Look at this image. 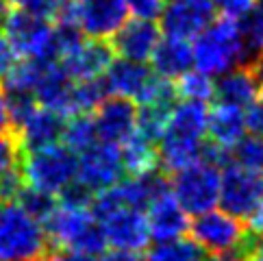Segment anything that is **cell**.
<instances>
[{"mask_svg":"<svg viewBox=\"0 0 263 261\" xmlns=\"http://www.w3.org/2000/svg\"><path fill=\"white\" fill-rule=\"evenodd\" d=\"M192 237L202 246L204 253L229 259L248 261L259 235H255L241 218L229 211H204L190 225Z\"/></svg>","mask_w":263,"mask_h":261,"instance_id":"1","label":"cell"},{"mask_svg":"<svg viewBox=\"0 0 263 261\" xmlns=\"http://www.w3.org/2000/svg\"><path fill=\"white\" fill-rule=\"evenodd\" d=\"M248 59L246 42H243L239 20L229 15L215 17L206 29L196 37L194 44V65L209 77L237 68Z\"/></svg>","mask_w":263,"mask_h":261,"instance_id":"2","label":"cell"},{"mask_svg":"<svg viewBox=\"0 0 263 261\" xmlns=\"http://www.w3.org/2000/svg\"><path fill=\"white\" fill-rule=\"evenodd\" d=\"M50 246L44 222L17 200L0 207V261H46Z\"/></svg>","mask_w":263,"mask_h":261,"instance_id":"3","label":"cell"},{"mask_svg":"<svg viewBox=\"0 0 263 261\" xmlns=\"http://www.w3.org/2000/svg\"><path fill=\"white\" fill-rule=\"evenodd\" d=\"M44 227L54 248H72L96 257L109 246L102 225L93 216L91 207L57 202L54 211L44 220Z\"/></svg>","mask_w":263,"mask_h":261,"instance_id":"4","label":"cell"},{"mask_svg":"<svg viewBox=\"0 0 263 261\" xmlns=\"http://www.w3.org/2000/svg\"><path fill=\"white\" fill-rule=\"evenodd\" d=\"M20 172L29 188L59 196L79 176V157L68 146H46L29 151L20 161Z\"/></svg>","mask_w":263,"mask_h":261,"instance_id":"5","label":"cell"},{"mask_svg":"<svg viewBox=\"0 0 263 261\" xmlns=\"http://www.w3.org/2000/svg\"><path fill=\"white\" fill-rule=\"evenodd\" d=\"M222 167L211 161H196L183 170L174 172L170 181V190L183 204V209L192 216H200L204 211H211L220 202V188H222Z\"/></svg>","mask_w":263,"mask_h":261,"instance_id":"6","label":"cell"},{"mask_svg":"<svg viewBox=\"0 0 263 261\" xmlns=\"http://www.w3.org/2000/svg\"><path fill=\"white\" fill-rule=\"evenodd\" d=\"M3 33L20 57L57 61L54 26L50 24V20H44V17L26 11L24 7H17L7 13L3 22Z\"/></svg>","mask_w":263,"mask_h":261,"instance_id":"7","label":"cell"},{"mask_svg":"<svg viewBox=\"0 0 263 261\" xmlns=\"http://www.w3.org/2000/svg\"><path fill=\"white\" fill-rule=\"evenodd\" d=\"M126 0H68L59 20H68L81 26L87 37L111 40L118 29L126 22Z\"/></svg>","mask_w":263,"mask_h":261,"instance_id":"8","label":"cell"},{"mask_svg":"<svg viewBox=\"0 0 263 261\" xmlns=\"http://www.w3.org/2000/svg\"><path fill=\"white\" fill-rule=\"evenodd\" d=\"M126 167L122 159V148L114 142H96L83 151L79 157V176L77 179L89 188L93 194L114 188L122 181Z\"/></svg>","mask_w":263,"mask_h":261,"instance_id":"9","label":"cell"},{"mask_svg":"<svg viewBox=\"0 0 263 261\" xmlns=\"http://www.w3.org/2000/svg\"><path fill=\"white\" fill-rule=\"evenodd\" d=\"M263 196V174L252 172L239 163L222 167L220 207L237 218H250Z\"/></svg>","mask_w":263,"mask_h":261,"instance_id":"10","label":"cell"},{"mask_svg":"<svg viewBox=\"0 0 263 261\" xmlns=\"http://www.w3.org/2000/svg\"><path fill=\"white\" fill-rule=\"evenodd\" d=\"M96 220L102 225L109 246L126 248V250H142L148 246L150 227L144 209L114 207L96 216Z\"/></svg>","mask_w":263,"mask_h":261,"instance_id":"11","label":"cell"},{"mask_svg":"<svg viewBox=\"0 0 263 261\" xmlns=\"http://www.w3.org/2000/svg\"><path fill=\"white\" fill-rule=\"evenodd\" d=\"M215 0H165L161 29L167 35L194 40L215 20Z\"/></svg>","mask_w":263,"mask_h":261,"instance_id":"12","label":"cell"},{"mask_svg":"<svg viewBox=\"0 0 263 261\" xmlns=\"http://www.w3.org/2000/svg\"><path fill=\"white\" fill-rule=\"evenodd\" d=\"M105 81L114 96H124L135 100L137 105H144V102H148L150 94H153L159 74L146 68V61L120 57L118 61L109 65V70L105 72Z\"/></svg>","mask_w":263,"mask_h":261,"instance_id":"13","label":"cell"},{"mask_svg":"<svg viewBox=\"0 0 263 261\" xmlns=\"http://www.w3.org/2000/svg\"><path fill=\"white\" fill-rule=\"evenodd\" d=\"M96 128L102 142H114L122 146L137 130L139 122V105L135 100L124 96H114L102 100V105L96 109Z\"/></svg>","mask_w":263,"mask_h":261,"instance_id":"14","label":"cell"},{"mask_svg":"<svg viewBox=\"0 0 263 261\" xmlns=\"http://www.w3.org/2000/svg\"><path fill=\"white\" fill-rule=\"evenodd\" d=\"M263 74L255 61H246L229 72L220 74L215 81V102L220 105H233L239 109H250L259 100Z\"/></svg>","mask_w":263,"mask_h":261,"instance_id":"15","label":"cell"},{"mask_svg":"<svg viewBox=\"0 0 263 261\" xmlns=\"http://www.w3.org/2000/svg\"><path fill=\"white\" fill-rule=\"evenodd\" d=\"M114 52L116 50L111 42L87 37V40H83L81 44L74 46L70 52H65L59 59V63L74 81L98 79L114 63Z\"/></svg>","mask_w":263,"mask_h":261,"instance_id":"16","label":"cell"},{"mask_svg":"<svg viewBox=\"0 0 263 261\" xmlns=\"http://www.w3.org/2000/svg\"><path fill=\"white\" fill-rule=\"evenodd\" d=\"M65 120L68 118L57 114V111L37 105L29 116L22 118L13 126V133L24 153L37 151V148H46L61 142Z\"/></svg>","mask_w":263,"mask_h":261,"instance_id":"17","label":"cell"},{"mask_svg":"<svg viewBox=\"0 0 263 261\" xmlns=\"http://www.w3.org/2000/svg\"><path fill=\"white\" fill-rule=\"evenodd\" d=\"M74 83L77 81L61 68L59 61H44L35 85V98L42 107L70 118L74 116Z\"/></svg>","mask_w":263,"mask_h":261,"instance_id":"18","label":"cell"},{"mask_svg":"<svg viewBox=\"0 0 263 261\" xmlns=\"http://www.w3.org/2000/svg\"><path fill=\"white\" fill-rule=\"evenodd\" d=\"M146 216H148L150 237L157 241L183 237L192 225V222L187 220L190 213L183 209V204L178 202V198L170 190L161 192L157 198L150 200Z\"/></svg>","mask_w":263,"mask_h":261,"instance_id":"19","label":"cell"},{"mask_svg":"<svg viewBox=\"0 0 263 261\" xmlns=\"http://www.w3.org/2000/svg\"><path fill=\"white\" fill-rule=\"evenodd\" d=\"M109 42L120 57L133 61H148L153 57L157 44L161 42V29L155 24V20L135 17V20L122 24Z\"/></svg>","mask_w":263,"mask_h":261,"instance_id":"20","label":"cell"},{"mask_svg":"<svg viewBox=\"0 0 263 261\" xmlns=\"http://www.w3.org/2000/svg\"><path fill=\"white\" fill-rule=\"evenodd\" d=\"M209 107L202 100H183L172 109L167 120L165 133L161 137L190 139V142H202L209 128Z\"/></svg>","mask_w":263,"mask_h":261,"instance_id":"21","label":"cell"},{"mask_svg":"<svg viewBox=\"0 0 263 261\" xmlns=\"http://www.w3.org/2000/svg\"><path fill=\"white\" fill-rule=\"evenodd\" d=\"M153 70L165 79H181L194 65V46L183 37L165 35L153 52Z\"/></svg>","mask_w":263,"mask_h":261,"instance_id":"22","label":"cell"},{"mask_svg":"<svg viewBox=\"0 0 263 261\" xmlns=\"http://www.w3.org/2000/svg\"><path fill=\"white\" fill-rule=\"evenodd\" d=\"M246 130H248L246 109L215 102L213 111L209 114V128H206V137L213 144L233 151V146L246 135Z\"/></svg>","mask_w":263,"mask_h":261,"instance_id":"23","label":"cell"},{"mask_svg":"<svg viewBox=\"0 0 263 261\" xmlns=\"http://www.w3.org/2000/svg\"><path fill=\"white\" fill-rule=\"evenodd\" d=\"M122 159H124L126 172L133 176L161 167V163H159V144L148 139L146 135H142L139 130H135L122 144Z\"/></svg>","mask_w":263,"mask_h":261,"instance_id":"24","label":"cell"},{"mask_svg":"<svg viewBox=\"0 0 263 261\" xmlns=\"http://www.w3.org/2000/svg\"><path fill=\"white\" fill-rule=\"evenodd\" d=\"M98 128H96V120L91 118V114H74L65 120L63 126V135L61 142L72 148L74 153H83L87 151L89 146H93L98 142Z\"/></svg>","mask_w":263,"mask_h":261,"instance_id":"25","label":"cell"},{"mask_svg":"<svg viewBox=\"0 0 263 261\" xmlns=\"http://www.w3.org/2000/svg\"><path fill=\"white\" fill-rule=\"evenodd\" d=\"M146 261H204V250L194 237H176L157 241V246L148 250Z\"/></svg>","mask_w":263,"mask_h":261,"instance_id":"26","label":"cell"},{"mask_svg":"<svg viewBox=\"0 0 263 261\" xmlns=\"http://www.w3.org/2000/svg\"><path fill=\"white\" fill-rule=\"evenodd\" d=\"M109 96H111L109 85L102 77L77 81L74 83V114H91Z\"/></svg>","mask_w":263,"mask_h":261,"instance_id":"27","label":"cell"},{"mask_svg":"<svg viewBox=\"0 0 263 261\" xmlns=\"http://www.w3.org/2000/svg\"><path fill=\"white\" fill-rule=\"evenodd\" d=\"M176 89H178V96L183 100H202V102H209L215 98V81L209 74H204L200 70L196 72H187L183 74L176 83Z\"/></svg>","mask_w":263,"mask_h":261,"instance_id":"28","label":"cell"},{"mask_svg":"<svg viewBox=\"0 0 263 261\" xmlns=\"http://www.w3.org/2000/svg\"><path fill=\"white\" fill-rule=\"evenodd\" d=\"M233 163H239L252 172L263 174V137L261 135H243L231 151Z\"/></svg>","mask_w":263,"mask_h":261,"instance_id":"29","label":"cell"},{"mask_svg":"<svg viewBox=\"0 0 263 261\" xmlns=\"http://www.w3.org/2000/svg\"><path fill=\"white\" fill-rule=\"evenodd\" d=\"M239 24H241L243 42H246L248 61H255L263 52V3L257 5L246 17H241Z\"/></svg>","mask_w":263,"mask_h":261,"instance_id":"30","label":"cell"},{"mask_svg":"<svg viewBox=\"0 0 263 261\" xmlns=\"http://www.w3.org/2000/svg\"><path fill=\"white\" fill-rule=\"evenodd\" d=\"M17 202H20L26 211L33 213V216L37 220H42V222L54 211V207H57V202H54V196L52 194H46L42 190L29 188V185H26V188L22 190V194L17 196Z\"/></svg>","mask_w":263,"mask_h":261,"instance_id":"31","label":"cell"},{"mask_svg":"<svg viewBox=\"0 0 263 261\" xmlns=\"http://www.w3.org/2000/svg\"><path fill=\"white\" fill-rule=\"evenodd\" d=\"M20 151L22 146L17 142L15 133L0 135V176L20 167Z\"/></svg>","mask_w":263,"mask_h":261,"instance_id":"32","label":"cell"},{"mask_svg":"<svg viewBox=\"0 0 263 261\" xmlns=\"http://www.w3.org/2000/svg\"><path fill=\"white\" fill-rule=\"evenodd\" d=\"M17 5L24 7L26 11L44 17V20H54L57 22V17L61 15L65 5H68V0H20Z\"/></svg>","mask_w":263,"mask_h":261,"instance_id":"33","label":"cell"},{"mask_svg":"<svg viewBox=\"0 0 263 261\" xmlns=\"http://www.w3.org/2000/svg\"><path fill=\"white\" fill-rule=\"evenodd\" d=\"M128 11L133 17H142V20H157L161 17L165 9V0H126Z\"/></svg>","mask_w":263,"mask_h":261,"instance_id":"34","label":"cell"},{"mask_svg":"<svg viewBox=\"0 0 263 261\" xmlns=\"http://www.w3.org/2000/svg\"><path fill=\"white\" fill-rule=\"evenodd\" d=\"M215 5H218V11L222 15L241 20V17H246L259 3L257 0H215Z\"/></svg>","mask_w":263,"mask_h":261,"instance_id":"35","label":"cell"},{"mask_svg":"<svg viewBox=\"0 0 263 261\" xmlns=\"http://www.w3.org/2000/svg\"><path fill=\"white\" fill-rule=\"evenodd\" d=\"M17 57H20V54L15 52L11 42L7 40V35L0 33V79H5L7 74L13 70V65L17 63Z\"/></svg>","mask_w":263,"mask_h":261,"instance_id":"36","label":"cell"},{"mask_svg":"<svg viewBox=\"0 0 263 261\" xmlns=\"http://www.w3.org/2000/svg\"><path fill=\"white\" fill-rule=\"evenodd\" d=\"M46 261H93L91 255L85 253H79V250H72V248H57L48 253Z\"/></svg>","mask_w":263,"mask_h":261,"instance_id":"37","label":"cell"},{"mask_svg":"<svg viewBox=\"0 0 263 261\" xmlns=\"http://www.w3.org/2000/svg\"><path fill=\"white\" fill-rule=\"evenodd\" d=\"M100 261H146V259L139 257V250L114 248V250H105L100 255Z\"/></svg>","mask_w":263,"mask_h":261,"instance_id":"38","label":"cell"},{"mask_svg":"<svg viewBox=\"0 0 263 261\" xmlns=\"http://www.w3.org/2000/svg\"><path fill=\"white\" fill-rule=\"evenodd\" d=\"M246 118H248V128L255 135L263 137V105H261V102H259V105H252L246 111Z\"/></svg>","mask_w":263,"mask_h":261,"instance_id":"39","label":"cell"},{"mask_svg":"<svg viewBox=\"0 0 263 261\" xmlns=\"http://www.w3.org/2000/svg\"><path fill=\"white\" fill-rule=\"evenodd\" d=\"M5 133H13V120H11V111H9L5 91H0V135Z\"/></svg>","mask_w":263,"mask_h":261,"instance_id":"40","label":"cell"},{"mask_svg":"<svg viewBox=\"0 0 263 261\" xmlns=\"http://www.w3.org/2000/svg\"><path fill=\"white\" fill-rule=\"evenodd\" d=\"M248 229L255 233V235L263 237V196H261V200L257 204V209L252 211V216L248 218Z\"/></svg>","mask_w":263,"mask_h":261,"instance_id":"41","label":"cell"},{"mask_svg":"<svg viewBox=\"0 0 263 261\" xmlns=\"http://www.w3.org/2000/svg\"><path fill=\"white\" fill-rule=\"evenodd\" d=\"M248 261H263V237L257 239V244H255V248H252Z\"/></svg>","mask_w":263,"mask_h":261,"instance_id":"42","label":"cell"},{"mask_svg":"<svg viewBox=\"0 0 263 261\" xmlns=\"http://www.w3.org/2000/svg\"><path fill=\"white\" fill-rule=\"evenodd\" d=\"M7 13H9V0H0V24L5 22Z\"/></svg>","mask_w":263,"mask_h":261,"instance_id":"43","label":"cell"},{"mask_svg":"<svg viewBox=\"0 0 263 261\" xmlns=\"http://www.w3.org/2000/svg\"><path fill=\"white\" fill-rule=\"evenodd\" d=\"M259 100H261V105H263V83H261V91H259Z\"/></svg>","mask_w":263,"mask_h":261,"instance_id":"44","label":"cell"},{"mask_svg":"<svg viewBox=\"0 0 263 261\" xmlns=\"http://www.w3.org/2000/svg\"><path fill=\"white\" fill-rule=\"evenodd\" d=\"M11 3H20V0H11Z\"/></svg>","mask_w":263,"mask_h":261,"instance_id":"45","label":"cell"},{"mask_svg":"<svg viewBox=\"0 0 263 261\" xmlns=\"http://www.w3.org/2000/svg\"><path fill=\"white\" fill-rule=\"evenodd\" d=\"M0 202H3V196H0Z\"/></svg>","mask_w":263,"mask_h":261,"instance_id":"46","label":"cell"},{"mask_svg":"<svg viewBox=\"0 0 263 261\" xmlns=\"http://www.w3.org/2000/svg\"><path fill=\"white\" fill-rule=\"evenodd\" d=\"M261 57H263V52H261Z\"/></svg>","mask_w":263,"mask_h":261,"instance_id":"47","label":"cell"}]
</instances>
